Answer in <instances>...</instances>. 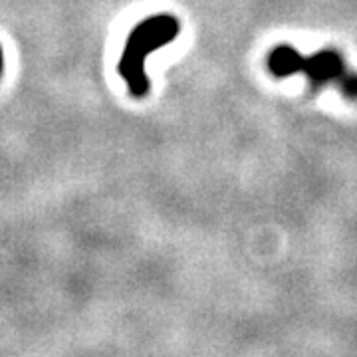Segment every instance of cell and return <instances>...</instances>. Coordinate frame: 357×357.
I'll use <instances>...</instances> for the list:
<instances>
[{"label": "cell", "instance_id": "6da1fadb", "mask_svg": "<svg viewBox=\"0 0 357 357\" xmlns=\"http://www.w3.org/2000/svg\"><path fill=\"white\" fill-rule=\"evenodd\" d=\"M268 70L276 77L304 74L314 89L335 86L345 98L357 100V74H354L345 66L344 56L332 48L319 50L312 56H304L292 46L282 44L270 52Z\"/></svg>", "mask_w": 357, "mask_h": 357}, {"label": "cell", "instance_id": "7a4b0ae2", "mask_svg": "<svg viewBox=\"0 0 357 357\" xmlns=\"http://www.w3.org/2000/svg\"><path fill=\"white\" fill-rule=\"evenodd\" d=\"M178 32L181 24L173 14H155L131 30L119 60V74L126 79L133 98H145L149 91V79L145 74L147 56L171 44Z\"/></svg>", "mask_w": 357, "mask_h": 357}, {"label": "cell", "instance_id": "3957f363", "mask_svg": "<svg viewBox=\"0 0 357 357\" xmlns=\"http://www.w3.org/2000/svg\"><path fill=\"white\" fill-rule=\"evenodd\" d=\"M0 74H2V48H0Z\"/></svg>", "mask_w": 357, "mask_h": 357}]
</instances>
